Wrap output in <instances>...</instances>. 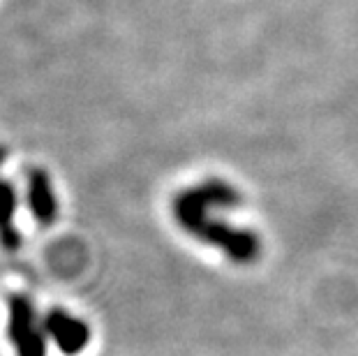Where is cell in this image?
Returning <instances> with one entry per match:
<instances>
[{
	"label": "cell",
	"instance_id": "cell-1",
	"mask_svg": "<svg viewBox=\"0 0 358 356\" xmlns=\"http://www.w3.org/2000/svg\"><path fill=\"white\" fill-rule=\"evenodd\" d=\"M241 192L224 178H203L173 199V218L194 241L217 250L231 264L245 266L259 259L262 241L255 232L234 222Z\"/></svg>",
	"mask_w": 358,
	"mask_h": 356
}]
</instances>
